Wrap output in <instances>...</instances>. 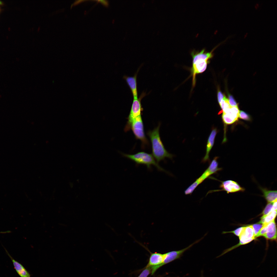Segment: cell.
<instances>
[{
  "mask_svg": "<svg viewBox=\"0 0 277 277\" xmlns=\"http://www.w3.org/2000/svg\"><path fill=\"white\" fill-rule=\"evenodd\" d=\"M160 126L159 124L156 128L147 133L151 143L152 155L158 163L166 158L171 159L173 156L166 150L161 140L159 132Z\"/></svg>",
  "mask_w": 277,
  "mask_h": 277,
  "instance_id": "obj_1",
  "label": "cell"
},
{
  "mask_svg": "<svg viewBox=\"0 0 277 277\" xmlns=\"http://www.w3.org/2000/svg\"><path fill=\"white\" fill-rule=\"evenodd\" d=\"M123 156L135 162L137 164L146 165L147 168L150 170L152 165L154 166L157 169L162 171L168 173L161 167L156 161L153 155L144 152H138L134 154H129L121 153Z\"/></svg>",
  "mask_w": 277,
  "mask_h": 277,
  "instance_id": "obj_2",
  "label": "cell"
},
{
  "mask_svg": "<svg viewBox=\"0 0 277 277\" xmlns=\"http://www.w3.org/2000/svg\"><path fill=\"white\" fill-rule=\"evenodd\" d=\"M218 157H215L212 160L208 167L202 175L185 191V195L191 194L195 188L204 180L212 175L222 170L221 168L218 167V163L217 161Z\"/></svg>",
  "mask_w": 277,
  "mask_h": 277,
  "instance_id": "obj_3",
  "label": "cell"
},
{
  "mask_svg": "<svg viewBox=\"0 0 277 277\" xmlns=\"http://www.w3.org/2000/svg\"><path fill=\"white\" fill-rule=\"evenodd\" d=\"M131 129L136 138L141 141L143 145L147 144L148 141L144 132V127L141 115L127 121L124 130L125 132Z\"/></svg>",
  "mask_w": 277,
  "mask_h": 277,
  "instance_id": "obj_4",
  "label": "cell"
},
{
  "mask_svg": "<svg viewBox=\"0 0 277 277\" xmlns=\"http://www.w3.org/2000/svg\"><path fill=\"white\" fill-rule=\"evenodd\" d=\"M206 235L205 234L203 237L196 241L187 247L178 251H174L164 254V259L162 263L160 264L150 266L151 268V275H153L159 268L163 265L170 263L180 258L186 251L189 249L194 244L197 243L202 240Z\"/></svg>",
  "mask_w": 277,
  "mask_h": 277,
  "instance_id": "obj_5",
  "label": "cell"
},
{
  "mask_svg": "<svg viewBox=\"0 0 277 277\" xmlns=\"http://www.w3.org/2000/svg\"><path fill=\"white\" fill-rule=\"evenodd\" d=\"M219 181L221 182L219 187L221 189L210 191L207 193V194L214 192L222 191H226L228 194L238 192H243L245 190V189L244 187L241 186L237 182L234 181L228 180L224 181Z\"/></svg>",
  "mask_w": 277,
  "mask_h": 277,
  "instance_id": "obj_6",
  "label": "cell"
},
{
  "mask_svg": "<svg viewBox=\"0 0 277 277\" xmlns=\"http://www.w3.org/2000/svg\"><path fill=\"white\" fill-rule=\"evenodd\" d=\"M144 92H142L138 98H133L130 111L127 117V121H129L141 115L143 108L141 104L142 99L146 95Z\"/></svg>",
  "mask_w": 277,
  "mask_h": 277,
  "instance_id": "obj_7",
  "label": "cell"
},
{
  "mask_svg": "<svg viewBox=\"0 0 277 277\" xmlns=\"http://www.w3.org/2000/svg\"><path fill=\"white\" fill-rule=\"evenodd\" d=\"M209 60H200L193 63L191 71L193 76L192 82L193 86H194L195 84V76L196 74L204 72L206 70L207 64L209 63Z\"/></svg>",
  "mask_w": 277,
  "mask_h": 277,
  "instance_id": "obj_8",
  "label": "cell"
},
{
  "mask_svg": "<svg viewBox=\"0 0 277 277\" xmlns=\"http://www.w3.org/2000/svg\"><path fill=\"white\" fill-rule=\"evenodd\" d=\"M140 68H139L134 75L132 76H129L126 75L123 76V78L125 80L131 91L133 98H138L137 77Z\"/></svg>",
  "mask_w": 277,
  "mask_h": 277,
  "instance_id": "obj_9",
  "label": "cell"
},
{
  "mask_svg": "<svg viewBox=\"0 0 277 277\" xmlns=\"http://www.w3.org/2000/svg\"><path fill=\"white\" fill-rule=\"evenodd\" d=\"M216 47H215L210 52H206L205 49L199 51H193L191 53L193 59V63L200 60H209L213 57V52Z\"/></svg>",
  "mask_w": 277,
  "mask_h": 277,
  "instance_id": "obj_10",
  "label": "cell"
},
{
  "mask_svg": "<svg viewBox=\"0 0 277 277\" xmlns=\"http://www.w3.org/2000/svg\"><path fill=\"white\" fill-rule=\"evenodd\" d=\"M216 128H213L208 138L206 146V153L202 160V162H205L210 160L209 154L210 152L214 145L215 137L217 133Z\"/></svg>",
  "mask_w": 277,
  "mask_h": 277,
  "instance_id": "obj_11",
  "label": "cell"
},
{
  "mask_svg": "<svg viewBox=\"0 0 277 277\" xmlns=\"http://www.w3.org/2000/svg\"><path fill=\"white\" fill-rule=\"evenodd\" d=\"M266 230V233L263 236L267 239L276 240L277 230L275 220L267 224Z\"/></svg>",
  "mask_w": 277,
  "mask_h": 277,
  "instance_id": "obj_12",
  "label": "cell"
},
{
  "mask_svg": "<svg viewBox=\"0 0 277 277\" xmlns=\"http://www.w3.org/2000/svg\"><path fill=\"white\" fill-rule=\"evenodd\" d=\"M164 259V254L150 252L149 262L146 267L157 265L161 264Z\"/></svg>",
  "mask_w": 277,
  "mask_h": 277,
  "instance_id": "obj_13",
  "label": "cell"
},
{
  "mask_svg": "<svg viewBox=\"0 0 277 277\" xmlns=\"http://www.w3.org/2000/svg\"><path fill=\"white\" fill-rule=\"evenodd\" d=\"M7 255L13 262L14 268L17 272L21 277H30V274L20 263L14 259L5 249Z\"/></svg>",
  "mask_w": 277,
  "mask_h": 277,
  "instance_id": "obj_14",
  "label": "cell"
},
{
  "mask_svg": "<svg viewBox=\"0 0 277 277\" xmlns=\"http://www.w3.org/2000/svg\"><path fill=\"white\" fill-rule=\"evenodd\" d=\"M259 188L262 193V196L268 203H272L277 200L276 190H270L260 186Z\"/></svg>",
  "mask_w": 277,
  "mask_h": 277,
  "instance_id": "obj_15",
  "label": "cell"
},
{
  "mask_svg": "<svg viewBox=\"0 0 277 277\" xmlns=\"http://www.w3.org/2000/svg\"><path fill=\"white\" fill-rule=\"evenodd\" d=\"M239 112L238 106H235L231 107L223 112L235 122L238 120Z\"/></svg>",
  "mask_w": 277,
  "mask_h": 277,
  "instance_id": "obj_16",
  "label": "cell"
},
{
  "mask_svg": "<svg viewBox=\"0 0 277 277\" xmlns=\"http://www.w3.org/2000/svg\"><path fill=\"white\" fill-rule=\"evenodd\" d=\"M239 239L240 241L239 243L236 245L232 246L230 248L227 249L225 250L220 255L218 256L217 257H219L222 256L224 255L226 253L230 251H231L234 249L239 247V246L243 245H244L248 244L253 240L255 239V238H251L250 239H248L245 238L244 235L242 234L241 235L239 236Z\"/></svg>",
  "mask_w": 277,
  "mask_h": 277,
  "instance_id": "obj_17",
  "label": "cell"
},
{
  "mask_svg": "<svg viewBox=\"0 0 277 277\" xmlns=\"http://www.w3.org/2000/svg\"><path fill=\"white\" fill-rule=\"evenodd\" d=\"M241 234L246 239L255 238L254 237V231L252 225L244 227Z\"/></svg>",
  "mask_w": 277,
  "mask_h": 277,
  "instance_id": "obj_18",
  "label": "cell"
},
{
  "mask_svg": "<svg viewBox=\"0 0 277 277\" xmlns=\"http://www.w3.org/2000/svg\"><path fill=\"white\" fill-rule=\"evenodd\" d=\"M277 215V210L270 212L265 215L262 216L264 219L263 224H267L275 220Z\"/></svg>",
  "mask_w": 277,
  "mask_h": 277,
  "instance_id": "obj_19",
  "label": "cell"
},
{
  "mask_svg": "<svg viewBox=\"0 0 277 277\" xmlns=\"http://www.w3.org/2000/svg\"><path fill=\"white\" fill-rule=\"evenodd\" d=\"M239 117L241 119L248 121H251L252 119L250 115L242 111H240Z\"/></svg>",
  "mask_w": 277,
  "mask_h": 277,
  "instance_id": "obj_20",
  "label": "cell"
},
{
  "mask_svg": "<svg viewBox=\"0 0 277 277\" xmlns=\"http://www.w3.org/2000/svg\"><path fill=\"white\" fill-rule=\"evenodd\" d=\"M244 228V227H242L237 228L235 230L231 231H223L222 234H225L228 233H233L237 236H239L242 233Z\"/></svg>",
  "mask_w": 277,
  "mask_h": 277,
  "instance_id": "obj_21",
  "label": "cell"
},
{
  "mask_svg": "<svg viewBox=\"0 0 277 277\" xmlns=\"http://www.w3.org/2000/svg\"><path fill=\"white\" fill-rule=\"evenodd\" d=\"M152 270L150 267H145L140 275L137 277H147L151 273Z\"/></svg>",
  "mask_w": 277,
  "mask_h": 277,
  "instance_id": "obj_22",
  "label": "cell"
},
{
  "mask_svg": "<svg viewBox=\"0 0 277 277\" xmlns=\"http://www.w3.org/2000/svg\"><path fill=\"white\" fill-rule=\"evenodd\" d=\"M252 225L253 229L254 237L255 238V236L257 234L260 230L264 226V224L260 223L255 224Z\"/></svg>",
  "mask_w": 277,
  "mask_h": 277,
  "instance_id": "obj_23",
  "label": "cell"
},
{
  "mask_svg": "<svg viewBox=\"0 0 277 277\" xmlns=\"http://www.w3.org/2000/svg\"><path fill=\"white\" fill-rule=\"evenodd\" d=\"M273 202L268 203L267 204L262 213L263 215H266L271 211Z\"/></svg>",
  "mask_w": 277,
  "mask_h": 277,
  "instance_id": "obj_24",
  "label": "cell"
},
{
  "mask_svg": "<svg viewBox=\"0 0 277 277\" xmlns=\"http://www.w3.org/2000/svg\"><path fill=\"white\" fill-rule=\"evenodd\" d=\"M222 118L224 123L226 124H231L235 122L228 117L225 114L223 113L222 115Z\"/></svg>",
  "mask_w": 277,
  "mask_h": 277,
  "instance_id": "obj_25",
  "label": "cell"
},
{
  "mask_svg": "<svg viewBox=\"0 0 277 277\" xmlns=\"http://www.w3.org/2000/svg\"><path fill=\"white\" fill-rule=\"evenodd\" d=\"M228 100L230 106L231 107L238 106L237 103L233 96L230 94H228Z\"/></svg>",
  "mask_w": 277,
  "mask_h": 277,
  "instance_id": "obj_26",
  "label": "cell"
},
{
  "mask_svg": "<svg viewBox=\"0 0 277 277\" xmlns=\"http://www.w3.org/2000/svg\"><path fill=\"white\" fill-rule=\"evenodd\" d=\"M266 224H264L263 226L261 229L257 234L255 237V238L260 236H263L267 232Z\"/></svg>",
  "mask_w": 277,
  "mask_h": 277,
  "instance_id": "obj_27",
  "label": "cell"
},
{
  "mask_svg": "<svg viewBox=\"0 0 277 277\" xmlns=\"http://www.w3.org/2000/svg\"><path fill=\"white\" fill-rule=\"evenodd\" d=\"M225 96V95L219 89L218 90L217 97L218 101L219 104Z\"/></svg>",
  "mask_w": 277,
  "mask_h": 277,
  "instance_id": "obj_28",
  "label": "cell"
},
{
  "mask_svg": "<svg viewBox=\"0 0 277 277\" xmlns=\"http://www.w3.org/2000/svg\"><path fill=\"white\" fill-rule=\"evenodd\" d=\"M100 2L103 5L105 6H107L108 5V3L107 1L106 0H98L97 1Z\"/></svg>",
  "mask_w": 277,
  "mask_h": 277,
  "instance_id": "obj_29",
  "label": "cell"
},
{
  "mask_svg": "<svg viewBox=\"0 0 277 277\" xmlns=\"http://www.w3.org/2000/svg\"><path fill=\"white\" fill-rule=\"evenodd\" d=\"M1 2H0V4H1Z\"/></svg>",
  "mask_w": 277,
  "mask_h": 277,
  "instance_id": "obj_30",
  "label": "cell"
}]
</instances>
